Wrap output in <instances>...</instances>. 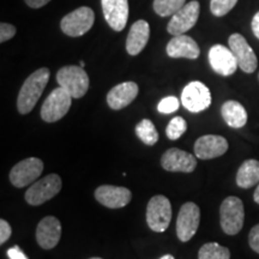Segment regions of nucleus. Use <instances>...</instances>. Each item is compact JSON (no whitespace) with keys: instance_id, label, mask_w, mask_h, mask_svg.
Returning <instances> with one entry per match:
<instances>
[{"instance_id":"obj_5","label":"nucleus","mask_w":259,"mask_h":259,"mask_svg":"<svg viewBox=\"0 0 259 259\" xmlns=\"http://www.w3.org/2000/svg\"><path fill=\"white\" fill-rule=\"evenodd\" d=\"M171 221V204L167 197L157 194L149 200L147 206V223L151 231L163 233Z\"/></svg>"},{"instance_id":"obj_35","label":"nucleus","mask_w":259,"mask_h":259,"mask_svg":"<svg viewBox=\"0 0 259 259\" xmlns=\"http://www.w3.org/2000/svg\"><path fill=\"white\" fill-rule=\"evenodd\" d=\"M251 25H252V31H253L254 36L259 38V11L253 16Z\"/></svg>"},{"instance_id":"obj_6","label":"nucleus","mask_w":259,"mask_h":259,"mask_svg":"<svg viewBox=\"0 0 259 259\" xmlns=\"http://www.w3.org/2000/svg\"><path fill=\"white\" fill-rule=\"evenodd\" d=\"M95 22V14L88 6L76 9L61 19L60 28L64 34L71 37H79L87 34Z\"/></svg>"},{"instance_id":"obj_39","label":"nucleus","mask_w":259,"mask_h":259,"mask_svg":"<svg viewBox=\"0 0 259 259\" xmlns=\"http://www.w3.org/2000/svg\"><path fill=\"white\" fill-rule=\"evenodd\" d=\"M89 259H102V258H100V257H93V258H89Z\"/></svg>"},{"instance_id":"obj_25","label":"nucleus","mask_w":259,"mask_h":259,"mask_svg":"<svg viewBox=\"0 0 259 259\" xmlns=\"http://www.w3.org/2000/svg\"><path fill=\"white\" fill-rule=\"evenodd\" d=\"M198 259H231V252L218 242H208L200 247Z\"/></svg>"},{"instance_id":"obj_20","label":"nucleus","mask_w":259,"mask_h":259,"mask_svg":"<svg viewBox=\"0 0 259 259\" xmlns=\"http://www.w3.org/2000/svg\"><path fill=\"white\" fill-rule=\"evenodd\" d=\"M168 57L174 58H186V59H197L200 54L199 46L192 37L187 35H178L174 36L167 45Z\"/></svg>"},{"instance_id":"obj_10","label":"nucleus","mask_w":259,"mask_h":259,"mask_svg":"<svg viewBox=\"0 0 259 259\" xmlns=\"http://www.w3.org/2000/svg\"><path fill=\"white\" fill-rule=\"evenodd\" d=\"M200 222V209L196 203L187 202L180 208L177 219V235L180 241L187 242L198 231Z\"/></svg>"},{"instance_id":"obj_34","label":"nucleus","mask_w":259,"mask_h":259,"mask_svg":"<svg viewBox=\"0 0 259 259\" xmlns=\"http://www.w3.org/2000/svg\"><path fill=\"white\" fill-rule=\"evenodd\" d=\"M24 2L27 3L28 6H30L32 9H40L42 6L48 4L51 0H24Z\"/></svg>"},{"instance_id":"obj_37","label":"nucleus","mask_w":259,"mask_h":259,"mask_svg":"<svg viewBox=\"0 0 259 259\" xmlns=\"http://www.w3.org/2000/svg\"><path fill=\"white\" fill-rule=\"evenodd\" d=\"M160 259H176V258H174L171 254H164L163 257H161Z\"/></svg>"},{"instance_id":"obj_7","label":"nucleus","mask_w":259,"mask_h":259,"mask_svg":"<svg viewBox=\"0 0 259 259\" xmlns=\"http://www.w3.org/2000/svg\"><path fill=\"white\" fill-rule=\"evenodd\" d=\"M72 99L73 97L61 87L54 89L41 107V118L46 122L60 120L70 111Z\"/></svg>"},{"instance_id":"obj_30","label":"nucleus","mask_w":259,"mask_h":259,"mask_svg":"<svg viewBox=\"0 0 259 259\" xmlns=\"http://www.w3.org/2000/svg\"><path fill=\"white\" fill-rule=\"evenodd\" d=\"M16 31L17 30H16L15 25L3 22V23L0 24V42H2V44H4V42L9 41L10 38H12L15 36Z\"/></svg>"},{"instance_id":"obj_36","label":"nucleus","mask_w":259,"mask_h":259,"mask_svg":"<svg viewBox=\"0 0 259 259\" xmlns=\"http://www.w3.org/2000/svg\"><path fill=\"white\" fill-rule=\"evenodd\" d=\"M253 199H254V202H255V203L259 204V184H258L257 189H255L254 193H253Z\"/></svg>"},{"instance_id":"obj_4","label":"nucleus","mask_w":259,"mask_h":259,"mask_svg":"<svg viewBox=\"0 0 259 259\" xmlns=\"http://www.w3.org/2000/svg\"><path fill=\"white\" fill-rule=\"evenodd\" d=\"M63 183L58 174H50L35 181L25 192V200L30 205L37 206L54 198L61 191Z\"/></svg>"},{"instance_id":"obj_22","label":"nucleus","mask_w":259,"mask_h":259,"mask_svg":"<svg viewBox=\"0 0 259 259\" xmlns=\"http://www.w3.org/2000/svg\"><path fill=\"white\" fill-rule=\"evenodd\" d=\"M221 114L223 120L229 127L241 128L247 122V112L240 102L229 100L221 107Z\"/></svg>"},{"instance_id":"obj_28","label":"nucleus","mask_w":259,"mask_h":259,"mask_svg":"<svg viewBox=\"0 0 259 259\" xmlns=\"http://www.w3.org/2000/svg\"><path fill=\"white\" fill-rule=\"evenodd\" d=\"M238 0H211L210 2V11L216 17L226 16L236 5Z\"/></svg>"},{"instance_id":"obj_38","label":"nucleus","mask_w":259,"mask_h":259,"mask_svg":"<svg viewBox=\"0 0 259 259\" xmlns=\"http://www.w3.org/2000/svg\"><path fill=\"white\" fill-rule=\"evenodd\" d=\"M79 66H80V67H84V66H85V63L80 60V61H79Z\"/></svg>"},{"instance_id":"obj_3","label":"nucleus","mask_w":259,"mask_h":259,"mask_svg":"<svg viewBox=\"0 0 259 259\" xmlns=\"http://www.w3.org/2000/svg\"><path fill=\"white\" fill-rule=\"evenodd\" d=\"M57 82L61 88L66 90L73 99H80L89 89V77L83 67L64 66L58 71Z\"/></svg>"},{"instance_id":"obj_13","label":"nucleus","mask_w":259,"mask_h":259,"mask_svg":"<svg viewBox=\"0 0 259 259\" xmlns=\"http://www.w3.org/2000/svg\"><path fill=\"white\" fill-rule=\"evenodd\" d=\"M209 64L216 73L223 77L232 76L239 67L234 53L223 45H215L210 48Z\"/></svg>"},{"instance_id":"obj_16","label":"nucleus","mask_w":259,"mask_h":259,"mask_svg":"<svg viewBox=\"0 0 259 259\" xmlns=\"http://www.w3.org/2000/svg\"><path fill=\"white\" fill-rule=\"evenodd\" d=\"M161 166L168 171L192 173L197 167L196 156L180 149L171 148L162 155Z\"/></svg>"},{"instance_id":"obj_26","label":"nucleus","mask_w":259,"mask_h":259,"mask_svg":"<svg viewBox=\"0 0 259 259\" xmlns=\"http://www.w3.org/2000/svg\"><path fill=\"white\" fill-rule=\"evenodd\" d=\"M186 4V0H154L155 12L161 17L173 16Z\"/></svg>"},{"instance_id":"obj_31","label":"nucleus","mask_w":259,"mask_h":259,"mask_svg":"<svg viewBox=\"0 0 259 259\" xmlns=\"http://www.w3.org/2000/svg\"><path fill=\"white\" fill-rule=\"evenodd\" d=\"M248 244H250L252 250L259 254V223L255 225L250 231V234H248Z\"/></svg>"},{"instance_id":"obj_19","label":"nucleus","mask_w":259,"mask_h":259,"mask_svg":"<svg viewBox=\"0 0 259 259\" xmlns=\"http://www.w3.org/2000/svg\"><path fill=\"white\" fill-rule=\"evenodd\" d=\"M139 88L135 82H124L115 85L107 94V103L112 109L125 108L137 97Z\"/></svg>"},{"instance_id":"obj_9","label":"nucleus","mask_w":259,"mask_h":259,"mask_svg":"<svg viewBox=\"0 0 259 259\" xmlns=\"http://www.w3.org/2000/svg\"><path fill=\"white\" fill-rule=\"evenodd\" d=\"M181 103L191 113L203 112L211 105V94L205 84L193 80L184 88Z\"/></svg>"},{"instance_id":"obj_2","label":"nucleus","mask_w":259,"mask_h":259,"mask_svg":"<svg viewBox=\"0 0 259 259\" xmlns=\"http://www.w3.org/2000/svg\"><path fill=\"white\" fill-rule=\"evenodd\" d=\"M244 203L238 197H227L220 208V223L227 235H236L244 227Z\"/></svg>"},{"instance_id":"obj_17","label":"nucleus","mask_w":259,"mask_h":259,"mask_svg":"<svg viewBox=\"0 0 259 259\" xmlns=\"http://www.w3.org/2000/svg\"><path fill=\"white\" fill-rule=\"evenodd\" d=\"M106 22L113 30H124L128 18L127 0H101Z\"/></svg>"},{"instance_id":"obj_23","label":"nucleus","mask_w":259,"mask_h":259,"mask_svg":"<svg viewBox=\"0 0 259 259\" xmlns=\"http://www.w3.org/2000/svg\"><path fill=\"white\" fill-rule=\"evenodd\" d=\"M259 184V161L246 160L236 173V185L241 189H251Z\"/></svg>"},{"instance_id":"obj_18","label":"nucleus","mask_w":259,"mask_h":259,"mask_svg":"<svg viewBox=\"0 0 259 259\" xmlns=\"http://www.w3.org/2000/svg\"><path fill=\"white\" fill-rule=\"evenodd\" d=\"M61 238V223L54 216L42 219L36 228V241L44 250H52L59 244Z\"/></svg>"},{"instance_id":"obj_33","label":"nucleus","mask_w":259,"mask_h":259,"mask_svg":"<svg viewBox=\"0 0 259 259\" xmlns=\"http://www.w3.org/2000/svg\"><path fill=\"white\" fill-rule=\"evenodd\" d=\"M8 257L9 259H28L24 252L18 247V246H14V247L9 248L8 250Z\"/></svg>"},{"instance_id":"obj_12","label":"nucleus","mask_w":259,"mask_h":259,"mask_svg":"<svg viewBox=\"0 0 259 259\" xmlns=\"http://www.w3.org/2000/svg\"><path fill=\"white\" fill-rule=\"evenodd\" d=\"M229 48H231L233 53L238 60L239 67L246 73L254 72L258 66L257 56L252 50V47L246 41V38L241 34H232L228 38Z\"/></svg>"},{"instance_id":"obj_15","label":"nucleus","mask_w":259,"mask_h":259,"mask_svg":"<svg viewBox=\"0 0 259 259\" xmlns=\"http://www.w3.org/2000/svg\"><path fill=\"white\" fill-rule=\"evenodd\" d=\"M95 198L106 208L120 209L131 202L132 193L126 187L102 185L95 190Z\"/></svg>"},{"instance_id":"obj_8","label":"nucleus","mask_w":259,"mask_h":259,"mask_svg":"<svg viewBox=\"0 0 259 259\" xmlns=\"http://www.w3.org/2000/svg\"><path fill=\"white\" fill-rule=\"evenodd\" d=\"M44 162L37 157H29L18 162L10 171V181L15 187H22L34 184L44 171Z\"/></svg>"},{"instance_id":"obj_14","label":"nucleus","mask_w":259,"mask_h":259,"mask_svg":"<svg viewBox=\"0 0 259 259\" xmlns=\"http://www.w3.org/2000/svg\"><path fill=\"white\" fill-rule=\"evenodd\" d=\"M228 150V142L218 135H205L194 143V156L200 160H212L225 155Z\"/></svg>"},{"instance_id":"obj_11","label":"nucleus","mask_w":259,"mask_h":259,"mask_svg":"<svg viewBox=\"0 0 259 259\" xmlns=\"http://www.w3.org/2000/svg\"><path fill=\"white\" fill-rule=\"evenodd\" d=\"M200 5L197 0L187 3L179 11L171 16L170 22L167 25V30L173 36L185 34L196 25L199 17Z\"/></svg>"},{"instance_id":"obj_1","label":"nucleus","mask_w":259,"mask_h":259,"mask_svg":"<svg viewBox=\"0 0 259 259\" xmlns=\"http://www.w3.org/2000/svg\"><path fill=\"white\" fill-rule=\"evenodd\" d=\"M50 76L51 71L47 67H41L25 79L17 99V109L21 114H28L32 111L46 88Z\"/></svg>"},{"instance_id":"obj_21","label":"nucleus","mask_w":259,"mask_h":259,"mask_svg":"<svg viewBox=\"0 0 259 259\" xmlns=\"http://www.w3.org/2000/svg\"><path fill=\"white\" fill-rule=\"evenodd\" d=\"M150 37V27L148 22L139 19L132 24L126 40V51L130 56H138L147 46Z\"/></svg>"},{"instance_id":"obj_24","label":"nucleus","mask_w":259,"mask_h":259,"mask_svg":"<svg viewBox=\"0 0 259 259\" xmlns=\"http://www.w3.org/2000/svg\"><path fill=\"white\" fill-rule=\"evenodd\" d=\"M136 135L147 145L156 144L158 137H160L153 121L149 120V119H143L139 124H137V126H136Z\"/></svg>"},{"instance_id":"obj_32","label":"nucleus","mask_w":259,"mask_h":259,"mask_svg":"<svg viewBox=\"0 0 259 259\" xmlns=\"http://www.w3.org/2000/svg\"><path fill=\"white\" fill-rule=\"evenodd\" d=\"M12 234V228L4 219L0 220V245L5 244Z\"/></svg>"},{"instance_id":"obj_29","label":"nucleus","mask_w":259,"mask_h":259,"mask_svg":"<svg viewBox=\"0 0 259 259\" xmlns=\"http://www.w3.org/2000/svg\"><path fill=\"white\" fill-rule=\"evenodd\" d=\"M180 102L176 96H167L162 99L157 105V111L162 114H170L179 109Z\"/></svg>"},{"instance_id":"obj_27","label":"nucleus","mask_w":259,"mask_h":259,"mask_svg":"<svg viewBox=\"0 0 259 259\" xmlns=\"http://www.w3.org/2000/svg\"><path fill=\"white\" fill-rule=\"evenodd\" d=\"M186 130L187 122L185 119L181 118V116H174L167 126L166 135L170 141H177V139H179L181 136L185 134Z\"/></svg>"}]
</instances>
